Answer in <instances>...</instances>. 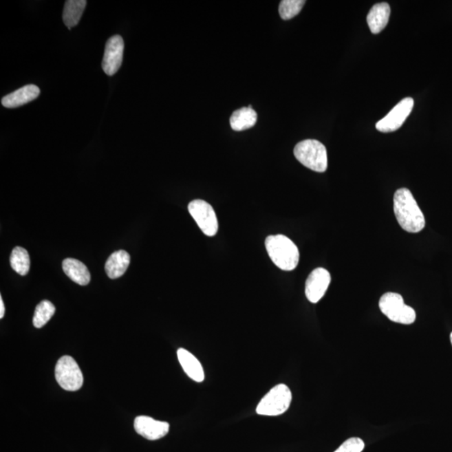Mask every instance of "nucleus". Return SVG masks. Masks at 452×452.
Segmentation results:
<instances>
[{"label":"nucleus","instance_id":"obj_1","mask_svg":"<svg viewBox=\"0 0 452 452\" xmlns=\"http://www.w3.org/2000/svg\"><path fill=\"white\" fill-rule=\"evenodd\" d=\"M394 211L402 229L418 233L426 226V219L418 204L408 189H398L394 195Z\"/></svg>","mask_w":452,"mask_h":452},{"label":"nucleus","instance_id":"obj_2","mask_svg":"<svg viewBox=\"0 0 452 452\" xmlns=\"http://www.w3.org/2000/svg\"><path fill=\"white\" fill-rule=\"evenodd\" d=\"M265 245L270 260L278 268L290 272L299 265V248L285 235H270L266 239Z\"/></svg>","mask_w":452,"mask_h":452},{"label":"nucleus","instance_id":"obj_3","mask_svg":"<svg viewBox=\"0 0 452 452\" xmlns=\"http://www.w3.org/2000/svg\"><path fill=\"white\" fill-rule=\"evenodd\" d=\"M294 155L301 164L312 171L323 173L327 169L325 146L315 139H307L299 142L294 149Z\"/></svg>","mask_w":452,"mask_h":452},{"label":"nucleus","instance_id":"obj_4","mask_svg":"<svg viewBox=\"0 0 452 452\" xmlns=\"http://www.w3.org/2000/svg\"><path fill=\"white\" fill-rule=\"evenodd\" d=\"M292 395L288 386L277 385L262 398L256 411L258 415L277 416L288 411L292 403Z\"/></svg>","mask_w":452,"mask_h":452},{"label":"nucleus","instance_id":"obj_5","mask_svg":"<svg viewBox=\"0 0 452 452\" xmlns=\"http://www.w3.org/2000/svg\"><path fill=\"white\" fill-rule=\"evenodd\" d=\"M378 306L380 311L392 322L409 325L414 323L416 319L414 309L405 304L403 297L398 293H385L381 297Z\"/></svg>","mask_w":452,"mask_h":452},{"label":"nucleus","instance_id":"obj_6","mask_svg":"<svg viewBox=\"0 0 452 452\" xmlns=\"http://www.w3.org/2000/svg\"><path fill=\"white\" fill-rule=\"evenodd\" d=\"M56 380L61 387L67 391H76L82 388L84 382L82 370L71 356H63L58 360Z\"/></svg>","mask_w":452,"mask_h":452},{"label":"nucleus","instance_id":"obj_7","mask_svg":"<svg viewBox=\"0 0 452 452\" xmlns=\"http://www.w3.org/2000/svg\"><path fill=\"white\" fill-rule=\"evenodd\" d=\"M188 208L189 214L194 218L204 235L207 237H214L217 233V216L210 204L202 200H195L189 203Z\"/></svg>","mask_w":452,"mask_h":452},{"label":"nucleus","instance_id":"obj_8","mask_svg":"<svg viewBox=\"0 0 452 452\" xmlns=\"http://www.w3.org/2000/svg\"><path fill=\"white\" fill-rule=\"evenodd\" d=\"M414 107V100L407 98L401 100L386 115L383 119L376 123V129L382 133H391L400 129L405 120L411 114Z\"/></svg>","mask_w":452,"mask_h":452},{"label":"nucleus","instance_id":"obj_9","mask_svg":"<svg viewBox=\"0 0 452 452\" xmlns=\"http://www.w3.org/2000/svg\"><path fill=\"white\" fill-rule=\"evenodd\" d=\"M331 283L330 273L326 269L319 268L311 272L305 285V294L312 303H316L325 295Z\"/></svg>","mask_w":452,"mask_h":452},{"label":"nucleus","instance_id":"obj_10","mask_svg":"<svg viewBox=\"0 0 452 452\" xmlns=\"http://www.w3.org/2000/svg\"><path fill=\"white\" fill-rule=\"evenodd\" d=\"M125 52V42L120 36L107 41L103 60V69L107 76H114L121 67Z\"/></svg>","mask_w":452,"mask_h":452},{"label":"nucleus","instance_id":"obj_11","mask_svg":"<svg viewBox=\"0 0 452 452\" xmlns=\"http://www.w3.org/2000/svg\"><path fill=\"white\" fill-rule=\"evenodd\" d=\"M169 427L168 422L156 420L149 416H138L134 420V429L137 433L149 440L164 438L169 433Z\"/></svg>","mask_w":452,"mask_h":452},{"label":"nucleus","instance_id":"obj_12","mask_svg":"<svg viewBox=\"0 0 452 452\" xmlns=\"http://www.w3.org/2000/svg\"><path fill=\"white\" fill-rule=\"evenodd\" d=\"M40 94V88L36 85H27L12 94L3 96L1 100L2 105L7 108L21 107L36 99Z\"/></svg>","mask_w":452,"mask_h":452},{"label":"nucleus","instance_id":"obj_13","mask_svg":"<svg viewBox=\"0 0 452 452\" xmlns=\"http://www.w3.org/2000/svg\"><path fill=\"white\" fill-rule=\"evenodd\" d=\"M177 355L180 365L187 376L199 383L203 382L204 380L203 366L195 355L184 349L177 350Z\"/></svg>","mask_w":452,"mask_h":452},{"label":"nucleus","instance_id":"obj_14","mask_svg":"<svg viewBox=\"0 0 452 452\" xmlns=\"http://www.w3.org/2000/svg\"><path fill=\"white\" fill-rule=\"evenodd\" d=\"M390 15V6L387 3H376L367 15V22L371 32L378 34L387 25Z\"/></svg>","mask_w":452,"mask_h":452},{"label":"nucleus","instance_id":"obj_15","mask_svg":"<svg viewBox=\"0 0 452 452\" xmlns=\"http://www.w3.org/2000/svg\"><path fill=\"white\" fill-rule=\"evenodd\" d=\"M131 258L126 250H118L107 259L105 270L111 279H117L126 272L130 264Z\"/></svg>","mask_w":452,"mask_h":452},{"label":"nucleus","instance_id":"obj_16","mask_svg":"<svg viewBox=\"0 0 452 452\" xmlns=\"http://www.w3.org/2000/svg\"><path fill=\"white\" fill-rule=\"evenodd\" d=\"M63 268L67 276L76 283L86 286L90 283V272L82 261L73 258L65 259L63 262Z\"/></svg>","mask_w":452,"mask_h":452},{"label":"nucleus","instance_id":"obj_17","mask_svg":"<svg viewBox=\"0 0 452 452\" xmlns=\"http://www.w3.org/2000/svg\"><path fill=\"white\" fill-rule=\"evenodd\" d=\"M257 121V114L250 107H243L235 111L230 119L231 129L235 131L250 129L256 125Z\"/></svg>","mask_w":452,"mask_h":452},{"label":"nucleus","instance_id":"obj_18","mask_svg":"<svg viewBox=\"0 0 452 452\" xmlns=\"http://www.w3.org/2000/svg\"><path fill=\"white\" fill-rule=\"evenodd\" d=\"M86 0H68L63 10V21L69 30L78 25L87 6Z\"/></svg>","mask_w":452,"mask_h":452},{"label":"nucleus","instance_id":"obj_19","mask_svg":"<svg viewBox=\"0 0 452 452\" xmlns=\"http://www.w3.org/2000/svg\"><path fill=\"white\" fill-rule=\"evenodd\" d=\"M10 266L19 275L25 276L30 268L28 251L22 247H15L10 256Z\"/></svg>","mask_w":452,"mask_h":452},{"label":"nucleus","instance_id":"obj_20","mask_svg":"<svg viewBox=\"0 0 452 452\" xmlns=\"http://www.w3.org/2000/svg\"><path fill=\"white\" fill-rule=\"evenodd\" d=\"M56 308L50 301L44 300L37 305L34 311L33 324L37 328L44 327L55 314Z\"/></svg>","mask_w":452,"mask_h":452},{"label":"nucleus","instance_id":"obj_21","mask_svg":"<svg viewBox=\"0 0 452 452\" xmlns=\"http://www.w3.org/2000/svg\"><path fill=\"white\" fill-rule=\"evenodd\" d=\"M306 1L304 0H283L279 6V14L281 19L288 21L297 17Z\"/></svg>","mask_w":452,"mask_h":452},{"label":"nucleus","instance_id":"obj_22","mask_svg":"<svg viewBox=\"0 0 452 452\" xmlns=\"http://www.w3.org/2000/svg\"><path fill=\"white\" fill-rule=\"evenodd\" d=\"M365 446L364 440L358 438H352L345 440L334 452H362Z\"/></svg>","mask_w":452,"mask_h":452},{"label":"nucleus","instance_id":"obj_23","mask_svg":"<svg viewBox=\"0 0 452 452\" xmlns=\"http://www.w3.org/2000/svg\"><path fill=\"white\" fill-rule=\"evenodd\" d=\"M5 312H6L5 304H3V301L1 297H0V319L3 318V316H5Z\"/></svg>","mask_w":452,"mask_h":452},{"label":"nucleus","instance_id":"obj_24","mask_svg":"<svg viewBox=\"0 0 452 452\" xmlns=\"http://www.w3.org/2000/svg\"><path fill=\"white\" fill-rule=\"evenodd\" d=\"M450 338H451V345H452V333L451 334Z\"/></svg>","mask_w":452,"mask_h":452}]
</instances>
